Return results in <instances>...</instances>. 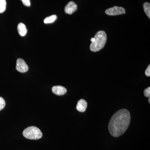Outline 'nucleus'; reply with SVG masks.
<instances>
[{
	"instance_id": "f257e3e1",
	"label": "nucleus",
	"mask_w": 150,
	"mask_h": 150,
	"mask_svg": "<svg viewBox=\"0 0 150 150\" xmlns=\"http://www.w3.org/2000/svg\"><path fill=\"white\" fill-rule=\"evenodd\" d=\"M131 121L129 110L121 109L115 112L110 118L108 129L112 137H118L123 135L128 128Z\"/></svg>"
},
{
	"instance_id": "f03ea898",
	"label": "nucleus",
	"mask_w": 150,
	"mask_h": 150,
	"mask_svg": "<svg viewBox=\"0 0 150 150\" xmlns=\"http://www.w3.org/2000/svg\"><path fill=\"white\" fill-rule=\"evenodd\" d=\"M107 40V35L104 31L100 30L97 33L94 37L92 38L91 41V51L97 52L101 50L104 47Z\"/></svg>"
},
{
	"instance_id": "7ed1b4c3",
	"label": "nucleus",
	"mask_w": 150,
	"mask_h": 150,
	"mask_svg": "<svg viewBox=\"0 0 150 150\" xmlns=\"http://www.w3.org/2000/svg\"><path fill=\"white\" fill-rule=\"evenodd\" d=\"M25 138L30 140H38L41 139L43 136L42 132L35 126H30L26 128L23 132Z\"/></svg>"
},
{
	"instance_id": "20e7f679",
	"label": "nucleus",
	"mask_w": 150,
	"mask_h": 150,
	"mask_svg": "<svg viewBox=\"0 0 150 150\" xmlns=\"http://www.w3.org/2000/svg\"><path fill=\"white\" fill-rule=\"evenodd\" d=\"M106 14L109 16H117L126 13L125 9L121 7L115 6L108 9L105 11Z\"/></svg>"
},
{
	"instance_id": "39448f33",
	"label": "nucleus",
	"mask_w": 150,
	"mask_h": 150,
	"mask_svg": "<svg viewBox=\"0 0 150 150\" xmlns=\"http://www.w3.org/2000/svg\"><path fill=\"white\" fill-rule=\"evenodd\" d=\"M16 69L20 72L25 73L28 71V67L23 59H18L17 60Z\"/></svg>"
},
{
	"instance_id": "423d86ee",
	"label": "nucleus",
	"mask_w": 150,
	"mask_h": 150,
	"mask_svg": "<svg viewBox=\"0 0 150 150\" xmlns=\"http://www.w3.org/2000/svg\"><path fill=\"white\" fill-rule=\"evenodd\" d=\"M77 10V5L74 1H70L65 7V12L67 14L71 15Z\"/></svg>"
},
{
	"instance_id": "0eeeda50",
	"label": "nucleus",
	"mask_w": 150,
	"mask_h": 150,
	"mask_svg": "<svg viewBox=\"0 0 150 150\" xmlns=\"http://www.w3.org/2000/svg\"><path fill=\"white\" fill-rule=\"evenodd\" d=\"M52 91L53 93L58 96H62L67 92V89L64 87L61 86H54L52 87Z\"/></svg>"
},
{
	"instance_id": "6e6552de",
	"label": "nucleus",
	"mask_w": 150,
	"mask_h": 150,
	"mask_svg": "<svg viewBox=\"0 0 150 150\" xmlns=\"http://www.w3.org/2000/svg\"><path fill=\"white\" fill-rule=\"evenodd\" d=\"M87 102L85 100L80 99L78 101L77 104V110L79 112H84L86 111V109L87 107Z\"/></svg>"
},
{
	"instance_id": "1a4fd4ad",
	"label": "nucleus",
	"mask_w": 150,
	"mask_h": 150,
	"mask_svg": "<svg viewBox=\"0 0 150 150\" xmlns=\"http://www.w3.org/2000/svg\"><path fill=\"white\" fill-rule=\"evenodd\" d=\"M19 35L21 36H24L26 35L27 32V29L25 25L23 23H19L17 27Z\"/></svg>"
},
{
	"instance_id": "9d476101",
	"label": "nucleus",
	"mask_w": 150,
	"mask_h": 150,
	"mask_svg": "<svg viewBox=\"0 0 150 150\" xmlns=\"http://www.w3.org/2000/svg\"><path fill=\"white\" fill-rule=\"evenodd\" d=\"M57 16L54 15L45 18V19L44 20V22L46 24L52 23L54 22L57 19Z\"/></svg>"
},
{
	"instance_id": "9b49d317",
	"label": "nucleus",
	"mask_w": 150,
	"mask_h": 150,
	"mask_svg": "<svg viewBox=\"0 0 150 150\" xmlns=\"http://www.w3.org/2000/svg\"><path fill=\"white\" fill-rule=\"evenodd\" d=\"M144 11L145 13L147 16L149 18H150V4L149 3L146 2L143 5Z\"/></svg>"
},
{
	"instance_id": "f8f14e48",
	"label": "nucleus",
	"mask_w": 150,
	"mask_h": 150,
	"mask_svg": "<svg viewBox=\"0 0 150 150\" xmlns=\"http://www.w3.org/2000/svg\"><path fill=\"white\" fill-rule=\"evenodd\" d=\"M6 0H0V13L4 12L6 10Z\"/></svg>"
},
{
	"instance_id": "ddd939ff",
	"label": "nucleus",
	"mask_w": 150,
	"mask_h": 150,
	"mask_svg": "<svg viewBox=\"0 0 150 150\" xmlns=\"http://www.w3.org/2000/svg\"><path fill=\"white\" fill-rule=\"evenodd\" d=\"M6 105V102L4 99L1 97H0V110L4 108Z\"/></svg>"
},
{
	"instance_id": "4468645a",
	"label": "nucleus",
	"mask_w": 150,
	"mask_h": 150,
	"mask_svg": "<svg viewBox=\"0 0 150 150\" xmlns=\"http://www.w3.org/2000/svg\"><path fill=\"white\" fill-rule=\"evenodd\" d=\"M144 95L146 97H150V87H149L145 89L144 91Z\"/></svg>"
},
{
	"instance_id": "2eb2a0df",
	"label": "nucleus",
	"mask_w": 150,
	"mask_h": 150,
	"mask_svg": "<svg viewBox=\"0 0 150 150\" xmlns=\"http://www.w3.org/2000/svg\"><path fill=\"white\" fill-rule=\"evenodd\" d=\"M21 1L24 6H30V0H21Z\"/></svg>"
},
{
	"instance_id": "dca6fc26",
	"label": "nucleus",
	"mask_w": 150,
	"mask_h": 150,
	"mask_svg": "<svg viewBox=\"0 0 150 150\" xmlns=\"http://www.w3.org/2000/svg\"><path fill=\"white\" fill-rule=\"evenodd\" d=\"M145 74L147 76L149 77L150 76V65H149L146 69L145 71Z\"/></svg>"
},
{
	"instance_id": "f3484780",
	"label": "nucleus",
	"mask_w": 150,
	"mask_h": 150,
	"mask_svg": "<svg viewBox=\"0 0 150 150\" xmlns=\"http://www.w3.org/2000/svg\"><path fill=\"white\" fill-rule=\"evenodd\" d=\"M148 101H149V103H150V97H149V100H148Z\"/></svg>"
}]
</instances>
